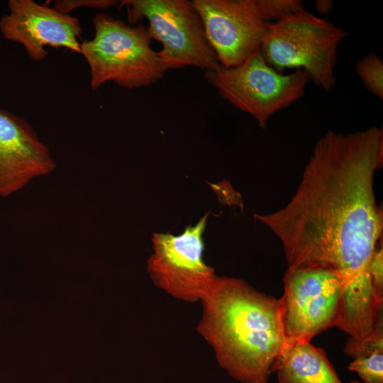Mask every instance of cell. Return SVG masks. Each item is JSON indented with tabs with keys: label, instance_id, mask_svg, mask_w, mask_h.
I'll return each mask as SVG.
<instances>
[{
	"label": "cell",
	"instance_id": "2e32d148",
	"mask_svg": "<svg viewBox=\"0 0 383 383\" xmlns=\"http://www.w3.org/2000/svg\"><path fill=\"white\" fill-rule=\"evenodd\" d=\"M382 248H377L370 265L371 287L377 304L383 306Z\"/></svg>",
	"mask_w": 383,
	"mask_h": 383
},
{
	"label": "cell",
	"instance_id": "3957f363",
	"mask_svg": "<svg viewBox=\"0 0 383 383\" xmlns=\"http://www.w3.org/2000/svg\"><path fill=\"white\" fill-rule=\"evenodd\" d=\"M92 23L94 36L81 43L80 54L89 66L93 90L110 81L129 89L147 87L169 70L143 24H126L106 13H97Z\"/></svg>",
	"mask_w": 383,
	"mask_h": 383
},
{
	"label": "cell",
	"instance_id": "4fadbf2b",
	"mask_svg": "<svg viewBox=\"0 0 383 383\" xmlns=\"http://www.w3.org/2000/svg\"><path fill=\"white\" fill-rule=\"evenodd\" d=\"M355 71L365 88L382 100L383 60L380 56L367 53L356 63Z\"/></svg>",
	"mask_w": 383,
	"mask_h": 383
},
{
	"label": "cell",
	"instance_id": "7c38bea8",
	"mask_svg": "<svg viewBox=\"0 0 383 383\" xmlns=\"http://www.w3.org/2000/svg\"><path fill=\"white\" fill-rule=\"evenodd\" d=\"M274 372L278 383H343L325 351L311 341L286 343Z\"/></svg>",
	"mask_w": 383,
	"mask_h": 383
},
{
	"label": "cell",
	"instance_id": "6da1fadb",
	"mask_svg": "<svg viewBox=\"0 0 383 383\" xmlns=\"http://www.w3.org/2000/svg\"><path fill=\"white\" fill-rule=\"evenodd\" d=\"M383 162V130L328 131L316 143L299 187L283 208L255 217L279 240L287 270L324 268L343 285L339 328L362 334L383 307L373 296L370 265L382 231L374 177Z\"/></svg>",
	"mask_w": 383,
	"mask_h": 383
},
{
	"label": "cell",
	"instance_id": "5b68a950",
	"mask_svg": "<svg viewBox=\"0 0 383 383\" xmlns=\"http://www.w3.org/2000/svg\"><path fill=\"white\" fill-rule=\"evenodd\" d=\"M128 24L145 18L152 38L162 44L158 55L169 70L192 66L204 72L221 66L208 41L201 18L187 0H122Z\"/></svg>",
	"mask_w": 383,
	"mask_h": 383
},
{
	"label": "cell",
	"instance_id": "7a4b0ae2",
	"mask_svg": "<svg viewBox=\"0 0 383 383\" xmlns=\"http://www.w3.org/2000/svg\"><path fill=\"white\" fill-rule=\"evenodd\" d=\"M196 330L219 366L241 383H268L285 344L279 299L218 277L200 301Z\"/></svg>",
	"mask_w": 383,
	"mask_h": 383
},
{
	"label": "cell",
	"instance_id": "ac0fdd59",
	"mask_svg": "<svg viewBox=\"0 0 383 383\" xmlns=\"http://www.w3.org/2000/svg\"><path fill=\"white\" fill-rule=\"evenodd\" d=\"M315 6L320 13L327 15L333 9V1L331 0H318L316 1Z\"/></svg>",
	"mask_w": 383,
	"mask_h": 383
},
{
	"label": "cell",
	"instance_id": "30bf717a",
	"mask_svg": "<svg viewBox=\"0 0 383 383\" xmlns=\"http://www.w3.org/2000/svg\"><path fill=\"white\" fill-rule=\"evenodd\" d=\"M8 5L9 13L0 20L1 32L21 43L33 60L45 59L47 46L80 53L82 28L77 18L33 0H9Z\"/></svg>",
	"mask_w": 383,
	"mask_h": 383
},
{
	"label": "cell",
	"instance_id": "8fae6325",
	"mask_svg": "<svg viewBox=\"0 0 383 383\" xmlns=\"http://www.w3.org/2000/svg\"><path fill=\"white\" fill-rule=\"evenodd\" d=\"M56 168L49 148L24 118L0 109V197Z\"/></svg>",
	"mask_w": 383,
	"mask_h": 383
},
{
	"label": "cell",
	"instance_id": "52a82bcc",
	"mask_svg": "<svg viewBox=\"0 0 383 383\" xmlns=\"http://www.w3.org/2000/svg\"><path fill=\"white\" fill-rule=\"evenodd\" d=\"M279 298L286 343L311 341L340 320L343 285L338 274L324 268L287 270Z\"/></svg>",
	"mask_w": 383,
	"mask_h": 383
},
{
	"label": "cell",
	"instance_id": "277c9868",
	"mask_svg": "<svg viewBox=\"0 0 383 383\" xmlns=\"http://www.w3.org/2000/svg\"><path fill=\"white\" fill-rule=\"evenodd\" d=\"M347 31L305 10L270 23L259 49L274 70H301L308 79L329 91L336 79L338 48Z\"/></svg>",
	"mask_w": 383,
	"mask_h": 383
},
{
	"label": "cell",
	"instance_id": "9a60e30c",
	"mask_svg": "<svg viewBox=\"0 0 383 383\" xmlns=\"http://www.w3.org/2000/svg\"><path fill=\"white\" fill-rule=\"evenodd\" d=\"M348 369L355 372L362 383H383V351L354 358Z\"/></svg>",
	"mask_w": 383,
	"mask_h": 383
},
{
	"label": "cell",
	"instance_id": "8992f818",
	"mask_svg": "<svg viewBox=\"0 0 383 383\" xmlns=\"http://www.w3.org/2000/svg\"><path fill=\"white\" fill-rule=\"evenodd\" d=\"M204 77L222 98L252 116L262 128L277 111L304 95L309 80L301 70L288 74L277 72L259 50L236 67L221 65L204 72Z\"/></svg>",
	"mask_w": 383,
	"mask_h": 383
},
{
	"label": "cell",
	"instance_id": "e0dca14e",
	"mask_svg": "<svg viewBox=\"0 0 383 383\" xmlns=\"http://www.w3.org/2000/svg\"><path fill=\"white\" fill-rule=\"evenodd\" d=\"M118 4L116 0H56L53 7L61 13L70 15V12L80 7L109 9Z\"/></svg>",
	"mask_w": 383,
	"mask_h": 383
},
{
	"label": "cell",
	"instance_id": "ba28073f",
	"mask_svg": "<svg viewBox=\"0 0 383 383\" xmlns=\"http://www.w3.org/2000/svg\"><path fill=\"white\" fill-rule=\"evenodd\" d=\"M208 216L177 235L152 233V253L147 261V271L157 288L177 299L201 301L217 279L214 270L203 257Z\"/></svg>",
	"mask_w": 383,
	"mask_h": 383
},
{
	"label": "cell",
	"instance_id": "d6986e66",
	"mask_svg": "<svg viewBox=\"0 0 383 383\" xmlns=\"http://www.w3.org/2000/svg\"><path fill=\"white\" fill-rule=\"evenodd\" d=\"M352 383H360V382L355 381V382H353Z\"/></svg>",
	"mask_w": 383,
	"mask_h": 383
},
{
	"label": "cell",
	"instance_id": "9c48e42d",
	"mask_svg": "<svg viewBox=\"0 0 383 383\" xmlns=\"http://www.w3.org/2000/svg\"><path fill=\"white\" fill-rule=\"evenodd\" d=\"M220 65L236 67L260 49L267 28L255 0H194Z\"/></svg>",
	"mask_w": 383,
	"mask_h": 383
},
{
	"label": "cell",
	"instance_id": "5bb4252c",
	"mask_svg": "<svg viewBox=\"0 0 383 383\" xmlns=\"http://www.w3.org/2000/svg\"><path fill=\"white\" fill-rule=\"evenodd\" d=\"M255 4L261 18L267 24L305 10L300 0H255Z\"/></svg>",
	"mask_w": 383,
	"mask_h": 383
}]
</instances>
